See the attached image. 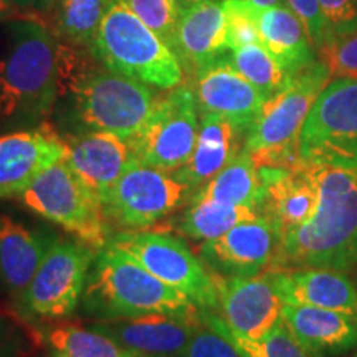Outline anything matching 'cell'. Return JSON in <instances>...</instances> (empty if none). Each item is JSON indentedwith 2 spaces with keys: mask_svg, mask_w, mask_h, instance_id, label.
<instances>
[{
  "mask_svg": "<svg viewBox=\"0 0 357 357\" xmlns=\"http://www.w3.org/2000/svg\"><path fill=\"white\" fill-rule=\"evenodd\" d=\"M0 53V134L47 123L60 96L58 38L42 17L6 22Z\"/></svg>",
  "mask_w": 357,
  "mask_h": 357,
  "instance_id": "obj_1",
  "label": "cell"
},
{
  "mask_svg": "<svg viewBox=\"0 0 357 357\" xmlns=\"http://www.w3.org/2000/svg\"><path fill=\"white\" fill-rule=\"evenodd\" d=\"M305 162V160H303ZM318 185L314 215L281 236L270 270L357 266V169L306 162Z\"/></svg>",
  "mask_w": 357,
  "mask_h": 357,
  "instance_id": "obj_2",
  "label": "cell"
},
{
  "mask_svg": "<svg viewBox=\"0 0 357 357\" xmlns=\"http://www.w3.org/2000/svg\"><path fill=\"white\" fill-rule=\"evenodd\" d=\"M84 50L58 40V100L70 98L79 131H106L132 141L153 113L158 95L147 84L106 68Z\"/></svg>",
  "mask_w": 357,
  "mask_h": 357,
  "instance_id": "obj_3",
  "label": "cell"
},
{
  "mask_svg": "<svg viewBox=\"0 0 357 357\" xmlns=\"http://www.w3.org/2000/svg\"><path fill=\"white\" fill-rule=\"evenodd\" d=\"M78 307L86 318L101 321L187 312L199 306L108 242L96 252Z\"/></svg>",
  "mask_w": 357,
  "mask_h": 357,
  "instance_id": "obj_4",
  "label": "cell"
},
{
  "mask_svg": "<svg viewBox=\"0 0 357 357\" xmlns=\"http://www.w3.org/2000/svg\"><path fill=\"white\" fill-rule=\"evenodd\" d=\"M89 52L106 68L160 91L184 82L185 70L176 52L123 0L109 2Z\"/></svg>",
  "mask_w": 357,
  "mask_h": 357,
  "instance_id": "obj_5",
  "label": "cell"
},
{
  "mask_svg": "<svg viewBox=\"0 0 357 357\" xmlns=\"http://www.w3.org/2000/svg\"><path fill=\"white\" fill-rule=\"evenodd\" d=\"M331 82L323 61L314 60L289 75L287 84L268 98L245 136L243 149L257 166L294 167L301 162L300 134L319 93Z\"/></svg>",
  "mask_w": 357,
  "mask_h": 357,
  "instance_id": "obj_6",
  "label": "cell"
},
{
  "mask_svg": "<svg viewBox=\"0 0 357 357\" xmlns=\"http://www.w3.org/2000/svg\"><path fill=\"white\" fill-rule=\"evenodd\" d=\"M17 199L91 248L101 250L109 242L111 225L101 200L65 159L40 172Z\"/></svg>",
  "mask_w": 357,
  "mask_h": 357,
  "instance_id": "obj_7",
  "label": "cell"
},
{
  "mask_svg": "<svg viewBox=\"0 0 357 357\" xmlns=\"http://www.w3.org/2000/svg\"><path fill=\"white\" fill-rule=\"evenodd\" d=\"M98 250L77 238H56L17 303L22 318L60 321L78 310Z\"/></svg>",
  "mask_w": 357,
  "mask_h": 357,
  "instance_id": "obj_8",
  "label": "cell"
},
{
  "mask_svg": "<svg viewBox=\"0 0 357 357\" xmlns=\"http://www.w3.org/2000/svg\"><path fill=\"white\" fill-rule=\"evenodd\" d=\"M109 243L126 252L155 278L184 293L200 310H218L212 271L184 240L159 231L128 230L111 235Z\"/></svg>",
  "mask_w": 357,
  "mask_h": 357,
  "instance_id": "obj_9",
  "label": "cell"
},
{
  "mask_svg": "<svg viewBox=\"0 0 357 357\" xmlns=\"http://www.w3.org/2000/svg\"><path fill=\"white\" fill-rule=\"evenodd\" d=\"M300 159L357 169V78H331L300 134Z\"/></svg>",
  "mask_w": 357,
  "mask_h": 357,
  "instance_id": "obj_10",
  "label": "cell"
},
{
  "mask_svg": "<svg viewBox=\"0 0 357 357\" xmlns=\"http://www.w3.org/2000/svg\"><path fill=\"white\" fill-rule=\"evenodd\" d=\"M194 192L174 172L147 166L136 158L102 200V211L109 225L149 229L189 202Z\"/></svg>",
  "mask_w": 357,
  "mask_h": 357,
  "instance_id": "obj_11",
  "label": "cell"
},
{
  "mask_svg": "<svg viewBox=\"0 0 357 357\" xmlns=\"http://www.w3.org/2000/svg\"><path fill=\"white\" fill-rule=\"evenodd\" d=\"M199 128L200 111L194 89L178 84L158 96L144 128L131 141L134 154L147 166L176 172L194 153Z\"/></svg>",
  "mask_w": 357,
  "mask_h": 357,
  "instance_id": "obj_12",
  "label": "cell"
},
{
  "mask_svg": "<svg viewBox=\"0 0 357 357\" xmlns=\"http://www.w3.org/2000/svg\"><path fill=\"white\" fill-rule=\"evenodd\" d=\"M212 275L218 296V310L212 314L227 333L261 339L281 319L284 303L271 270L243 276Z\"/></svg>",
  "mask_w": 357,
  "mask_h": 357,
  "instance_id": "obj_13",
  "label": "cell"
},
{
  "mask_svg": "<svg viewBox=\"0 0 357 357\" xmlns=\"http://www.w3.org/2000/svg\"><path fill=\"white\" fill-rule=\"evenodd\" d=\"M281 234L266 215L245 220L218 238L200 243L199 258L215 275L243 276L270 270Z\"/></svg>",
  "mask_w": 357,
  "mask_h": 357,
  "instance_id": "obj_14",
  "label": "cell"
},
{
  "mask_svg": "<svg viewBox=\"0 0 357 357\" xmlns=\"http://www.w3.org/2000/svg\"><path fill=\"white\" fill-rule=\"evenodd\" d=\"M65 158V137L48 123L0 134V199H17L40 172Z\"/></svg>",
  "mask_w": 357,
  "mask_h": 357,
  "instance_id": "obj_15",
  "label": "cell"
},
{
  "mask_svg": "<svg viewBox=\"0 0 357 357\" xmlns=\"http://www.w3.org/2000/svg\"><path fill=\"white\" fill-rule=\"evenodd\" d=\"M200 307L187 312H149L132 318L91 321L129 352L155 357H182L199 318Z\"/></svg>",
  "mask_w": 357,
  "mask_h": 357,
  "instance_id": "obj_16",
  "label": "cell"
},
{
  "mask_svg": "<svg viewBox=\"0 0 357 357\" xmlns=\"http://www.w3.org/2000/svg\"><path fill=\"white\" fill-rule=\"evenodd\" d=\"M227 53L195 71L192 89L200 113L220 114L247 132L266 100L231 65Z\"/></svg>",
  "mask_w": 357,
  "mask_h": 357,
  "instance_id": "obj_17",
  "label": "cell"
},
{
  "mask_svg": "<svg viewBox=\"0 0 357 357\" xmlns=\"http://www.w3.org/2000/svg\"><path fill=\"white\" fill-rule=\"evenodd\" d=\"M65 160L101 204L136 159L131 141L113 132L77 131L65 136Z\"/></svg>",
  "mask_w": 357,
  "mask_h": 357,
  "instance_id": "obj_18",
  "label": "cell"
},
{
  "mask_svg": "<svg viewBox=\"0 0 357 357\" xmlns=\"http://www.w3.org/2000/svg\"><path fill=\"white\" fill-rule=\"evenodd\" d=\"M265 185L261 215L270 217L281 236L311 220L318 208L319 194L306 162L294 167L258 166Z\"/></svg>",
  "mask_w": 357,
  "mask_h": 357,
  "instance_id": "obj_19",
  "label": "cell"
},
{
  "mask_svg": "<svg viewBox=\"0 0 357 357\" xmlns=\"http://www.w3.org/2000/svg\"><path fill=\"white\" fill-rule=\"evenodd\" d=\"M55 240L50 231L30 229L0 212V284L13 305L19 303Z\"/></svg>",
  "mask_w": 357,
  "mask_h": 357,
  "instance_id": "obj_20",
  "label": "cell"
},
{
  "mask_svg": "<svg viewBox=\"0 0 357 357\" xmlns=\"http://www.w3.org/2000/svg\"><path fill=\"white\" fill-rule=\"evenodd\" d=\"M172 50L190 75L225 55L229 52V38L223 0H205L182 10Z\"/></svg>",
  "mask_w": 357,
  "mask_h": 357,
  "instance_id": "obj_21",
  "label": "cell"
},
{
  "mask_svg": "<svg viewBox=\"0 0 357 357\" xmlns=\"http://www.w3.org/2000/svg\"><path fill=\"white\" fill-rule=\"evenodd\" d=\"M273 276L283 303L357 312V287L346 271L300 268L273 271Z\"/></svg>",
  "mask_w": 357,
  "mask_h": 357,
  "instance_id": "obj_22",
  "label": "cell"
},
{
  "mask_svg": "<svg viewBox=\"0 0 357 357\" xmlns=\"http://www.w3.org/2000/svg\"><path fill=\"white\" fill-rule=\"evenodd\" d=\"M243 136H247V132L230 119L215 113H200V128L194 153L185 166L174 174L197 190L242 153Z\"/></svg>",
  "mask_w": 357,
  "mask_h": 357,
  "instance_id": "obj_23",
  "label": "cell"
},
{
  "mask_svg": "<svg viewBox=\"0 0 357 357\" xmlns=\"http://www.w3.org/2000/svg\"><path fill=\"white\" fill-rule=\"evenodd\" d=\"M281 319L300 341L324 356L344 354L357 346V312L284 303Z\"/></svg>",
  "mask_w": 357,
  "mask_h": 357,
  "instance_id": "obj_24",
  "label": "cell"
},
{
  "mask_svg": "<svg viewBox=\"0 0 357 357\" xmlns=\"http://www.w3.org/2000/svg\"><path fill=\"white\" fill-rule=\"evenodd\" d=\"M258 29L261 43L288 75L316 60V50L305 26L288 6H276L258 12Z\"/></svg>",
  "mask_w": 357,
  "mask_h": 357,
  "instance_id": "obj_25",
  "label": "cell"
},
{
  "mask_svg": "<svg viewBox=\"0 0 357 357\" xmlns=\"http://www.w3.org/2000/svg\"><path fill=\"white\" fill-rule=\"evenodd\" d=\"M192 195L220 204L253 207L261 213L265 185L257 162L248 151L243 149L229 166L199 187Z\"/></svg>",
  "mask_w": 357,
  "mask_h": 357,
  "instance_id": "obj_26",
  "label": "cell"
},
{
  "mask_svg": "<svg viewBox=\"0 0 357 357\" xmlns=\"http://www.w3.org/2000/svg\"><path fill=\"white\" fill-rule=\"evenodd\" d=\"M35 334L50 357H128L131 354L89 324L48 321L35 329Z\"/></svg>",
  "mask_w": 357,
  "mask_h": 357,
  "instance_id": "obj_27",
  "label": "cell"
},
{
  "mask_svg": "<svg viewBox=\"0 0 357 357\" xmlns=\"http://www.w3.org/2000/svg\"><path fill=\"white\" fill-rule=\"evenodd\" d=\"M261 215L257 208L245 205L220 204L192 195L178 220V231L195 242H208L227 234L235 225Z\"/></svg>",
  "mask_w": 357,
  "mask_h": 357,
  "instance_id": "obj_28",
  "label": "cell"
},
{
  "mask_svg": "<svg viewBox=\"0 0 357 357\" xmlns=\"http://www.w3.org/2000/svg\"><path fill=\"white\" fill-rule=\"evenodd\" d=\"M111 0H56L52 32L66 45L89 48Z\"/></svg>",
  "mask_w": 357,
  "mask_h": 357,
  "instance_id": "obj_29",
  "label": "cell"
},
{
  "mask_svg": "<svg viewBox=\"0 0 357 357\" xmlns=\"http://www.w3.org/2000/svg\"><path fill=\"white\" fill-rule=\"evenodd\" d=\"M204 312L208 323L225 334L243 357H326L294 336L283 319H280L261 339H243L227 333L213 318L212 311L204 310Z\"/></svg>",
  "mask_w": 357,
  "mask_h": 357,
  "instance_id": "obj_30",
  "label": "cell"
},
{
  "mask_svg": "<svg viewBox=\"0 0 357 357\" xmlns=\"http://www.w3.org/2000/svg\"><path fill=\"white\" fill-rule=\"evenodd\" d=\"M227 55L231 65L265 96V100L276 95L289 78L283 66L266 50L263 43L234 48V50H229Z\"/></svg>",
  "mask_w": 357,
  "mask_h": 357,
  "instance_id": "obj_31",
  "label": "cell"
},
{
  "mask_svg": "<svg viewBox=\"0 0 357 357\" xmlns=\"http://www.w3.org/2000/svg\"><path fill=\"white\" fill-rule=\"evenodd\" d=\"M144 24L172 48L174 35L182 15L176 0H123Z\"/></svg>",
  "mask_w": 357,
  "mask_h": 357,
  "instance_id": "obj_32",
  "label": "cell"
},
{
  "mask_svg": "<svg viewBox=\"0 0 357 357\" xmlns=\"http://www.w3.org/2000/svg\"><path fill=\"white\" fill-rule=\"evenodd\" d=\"M318 60L326 65L331 78H357V26L326 40L318 50Z\"/></svg>",
  "mask_w": 357,
  "mask_h": 357,
  "instance_id": "obj_33",
  "label": "cell"
},
{
  "mask_svg": "<svg viewBox=\"0 0 357 357\" xmlns=\"http://www.w3.org/2000/svg\"><path fill=\"white\" fill-rule=\"evenodd\" d=\"M182 357H243L225 334L208 323L204 310L192 329L189 344Z\"/></svg>",
  "mask_w": 357,
  "mask_h": 357,
  "instance_id": "obj_34",
  "label": "cell"
},
{
  "mask_svg": "<svg viewBox=\"0 0 357 357\" xmlns=\"http://www.w3.org/2000/svg\"><path fill=\"white\" fill-rule=\"evenodd\" d=\"M227 19V38L229 50L245 45L261 43L258 29V8L245 0H223Z\"/></svg>",
  "mask_w": 357,
  "mask_h": 357,
  "instance_id": "obj_35",
  "label": "cell"
},
{
  "mask_svg": "<svg viewBox=\"0 0 357 357\" xmlns=\"http://www.w3.org/2000/svg\"><path fill=\"white\" fill-rule=\"evenodd\" d=\"M287 6L301 20L311 45L318 52L328 38V25L319 0H287Z\"/></svg>",
  "mask_w": 357,
  "mask_h": 357,
  "instance_id": "obj_36",
  "label": "cell"
},
{
  "mask_svg": "<svg viewBox=\"0 0 357 357\" xmlns=\"http://www.w3.org/2000/svg\"><path fill=\"white\" fill-rule=\"evenodd\" d=\"M319 6L328 25V38L357 26V0H319Z\"/></svg>",
  "mask_w": 357,
  "mask_h": 357,
  "instance_id": "obj_37",
  "label": "cell"
},
{
  "mask_svg": "<svg viewBox=\"0 0 357 357\" xmlns=\"http://www.w3.org/2000/svg\"><path fill=\"white\" fill-rule=\"evenodd\" d=\"M30 349V334L19 323L0 314V357H24Z\"/></svg>",
  "mask_w": 357,
  "mask_h": 357,
  "instance_id": "obj_38",
  "label": "cell"
},
{
  "mask_svg": "<svg viewBox=\"0 0 357 357\" xmlns=\"http://www.w3.org/2000/svg\"><path fill=\"white\" fill-rule=\"evenodd\" d=\"M12 2L26 15L42 17L53 10L56 0H12Z\"/></svg>",
  "mask_w": 357,
  "mask_h": 357,
  "instance_id": "obj_39",
  "label": "cell"
},
{
  "mask_svg": "<svg viewBox=\"0 0 357 357\" xmlns=\"http://www.w3.org/2000/svg\"><path fill=\"white\" fill-rule=\"evenodd\" d=\"M22 17H30L20 10L12 0H0V24H6V22L22 19Z\"/></svg>",
  "mask_w": 357,
  "mask_h": 357,
  "instance_id": "obj_40",
  "label": "cell"
},
{
  "mask_svg": "<svg viewBox=\"0 0 357 357\" xmlns=\"http://www.w3.org/2000/svg\"><path fill=\"white\" fill-rule=\"evenodd\" d=\"M245 2L252 3V6L257 7L258 10L276 7V6H287V0H245Z\"/></svg>",
  "mask_w": 357,
  "mask_h": 357,
  "instance_id": "obj_41",
  "label": "cell"
},
{
  "mask_svg": "<svg viewBox=\"0 0 357 357\" xmlns=\"http://www.w3.org/2000/svg\"><path fill=\"white\" fill-rule=\"evenodd\" d=\"M176 2L178 3V7H181L182 10H185V8L197 6V3L205 2V0H176Z\"/></svg>",
  "mask_w": 357,
  "mask_h": 357,
  "instance_id": "obj_42",
  "label": "cell"
},
{
  "mask_svg": "<svg viewBox=\"0 0 357 357\" xmlns=\"http://www.w3.org/2000/svg\"><path fill=\"white\" fill-rule=\"evenodd\" d=\"M128 357H155V356H146V354H136V352H131Z\"/></svg>",
  "mask_w": 357,
  "mask_h": 357,
  "instance_id": "obj_43",
  "label": "cell"
},
{
  "mask_svg": "<svg viewBox=\"0 0 357 357\" xmlns=\"http://www.w3.org/2000/svg\"><path fill=\"white\" fill-rule=\"evenodd\" d=\"M356 270H357V266H356Z\"/></svg>",
  "mask_w": 357,
  "mask_h": 357,
  "instance_id": "obj_44",
  "label": "cell"
},
{
  "mask_svg": "<svg viewBox=\"0 0 357 357\" xmlns=\"http://www.w3.org/2000/svg\"><path fill=\"white\" fill-rule=\"evenodd\" d=\"M354 357H357V356H354Z\"/></svg>",
  "mask_w": 357,
  "mask_h": 357,
  "instance_id": "obj_45",
  "label": "cell"
}]
</instances>
